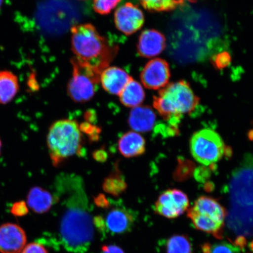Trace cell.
<instances>
[{"mask_svg": "<svg viewBox=\"0 0 253 253\" xmlns=\"http://www.w3.org/2000/svg\"><path fill=\"white\" fill-rule=\"evenodd\" d=\"M57 185L68 195L59 226L61 244L69 252L85 253L92 245L95 227L83 180L64 176Z\"/></svg>", "mask_w": 253, "mask_h": 253, "instance_id": "obj_1", "label": "cell"}, {"mask_svg": "<svg viewBox=\"0 0 253 253\" xmlns=\"http://www.w3.org/2000/svg\"><path fill=\"white\" fill-rule=\"evenodd\" d=\"M71 48L79 64L101 74L116 56L117 47L111 45L91 24H82L71 29Z\"/></svg>", "mask_w": 253, "mask_h": 253, "instance_id": "obj_2", "label": "cell"}, {"mask_svg": "<svg viewBox=\"0 0 253 253\" xmlns=\"http://www.w3.org/2000/svg\"><path fill=\"white\" fill-rule=\"evenodd\" d=\"M199 104V98L185 81L168 84L153 99L155 109L173 129H177L183 117L194 112Z\"/></svg>", "mask_w": 253, "mask_h": 253, "instance_id": "obj_3", "label": "cell"}, {"mask_svg": "<svg viewBox=\"0 0 253 253\" xmlns=\"http://www.w3.org/2000/svg\"><path fill=\"white\" fill-rule=\"evenodd\" d=\"M47 145L53 166L56 167L75 155H81L83 136L78 123L70 119L53 123L47 135Z\"/></svg>", "mask_w": 253, "mask_h": 253, "instance_id": "obj_4", "label": "cell"}, {"mask_svg": "<svg viewBox=\"0 0 253 253\" xmlns=\"http://www.w3.org/2000/svg\"><path fill=\"white\" fill-rule=\"evenodd\" d=\"M187 216L196 229L223 238L226 209L216 199L202 196L187 211Z\"/></svg>", "mask_w": 253, "mask_h": 253, "instance_id": "obj_5", "label": "cell"}, {"mask_svg": "<svg viewBox=\"0 0 253 253\" xmlns=\"http://www.w3.org/2000/svg\"><path fill=\"white\" fill-rule=\"evenodd\" d=\"M226 148L220 135L211 129H202L196 132L190 141L193 157L205 166H210L220 161L225 155Z\"/></svg>", "mask_w": 253, "mask_h": 253, "instance_id": "obj_6", "label": "cell"}, {"mask_svg": "<svg viewBox=\"0 0 253 253\" xmlns=\"http://www.w3.org/2000/svg\"><path fill=\"white\" fill-rule=\"evenodd\" d=\"M72 64L73 74L67 86L68 95L76 103L88 102L94 96L100 75L79 64L74 59L72 60Z\"/></svg>", "mask_w": 253, "mask_h": 253, "instance_id": "obj_7", "label": "cell"}, {"mask_svg": "<svg viewBox=\"0 0 253 253\" xmlns=\"http://www.w3.org/2000/svg\"><path fill=\"white\" fill-rule=\"evenodd\" d=\"M189 206V199L184 192L176 189H169L158 197L154 211L168 219H175L187 211Z\"/></svg>", "mask_w": 253, "mask_h": 253, "instance_id": "obj_8", "label": "cell"}, {"mask_svg": "<svg viewBox=\"0 0 253 253\" xmlns=\"http://www.w3.org/2000/svg\"><path fill=\"white\" fill-rule=\"evenodd\" d=\"M140 77L142 84L148 89H161L169 84L170 77L169 63L160 58L152 59L142 69Z\"/></svg>", "mask_w": 253, "mask_h": 253, "instance_id": "obj_9", "label": "cell"}, {"mask_svg": "<svg viewBox=\"0 0 253 253\" xmlns=\"http://www.w3.org/2000/svg\"><path fill=\"white\" fill-rule=\"evenodd\" d=\"M115 23L120 31L129 36L140 30L143 26L144 14L137 5L126 2L116 11Z\"/></svg>", "mask_w": 253, "mask_h": 253, "instance_id": "obj_10", "label": "cell"}, {"mask_svg": "<svg viewBox=\"0 0 253 253\" xmlns=\"http://www.w3.org/2000/svg\"><path fill=\"white\" fill-rule=\"evenodd\" d=\"M27 240L25 231L17 224L7 223L0 226V253H21Z\"/></svg>", "mask_w": 253, "mask_h": 253, "instance_id": "obj_11", "label": "cell"}, {"mask_svg": "<svg viewBox=\"0 0 253 253\" xmlns=\"http://www.w3.org/2000/svg\"><path fill=\"white\" fill-rule=\"evenodd\" d=\"M104 219L106 232L117 235L130 232L135 220L131 211L122 207L111 209Z\"/></svg>", "mask_w": 253, "mask_h": 253, "instance_id": "obj_12", "label": "cell"}, {"mask_svg": "<svg viewBox=\"0 0 253 253\" xmlns=\"http://www.w3.org/2000/svg\"><path fill=\"white\" fill-rule=\"evenodd\" d=\"M166 46L164 35L157 30L148 29L142 32L139 37L137 50L141 56L151 58L161 54Z\"/></svg>", "mask_w": 253, "mask_h": 253, "instance_id": "obj_13", "label": "cell"}, {"mask_svg": "<svg viewBox=\"0 0 253 253\" xmlns=\"http://www.w3.org/2000/svg\"><path fill=\"white\" fill-rule=\"evenodd\" d=\"M131 78L123 69L112 66L101 73L100 83L107 93L119 95Z\"/></svg>", "mask_w": 253, "mask_h": 253, "instance_id": "obj_14", "label": "cell"}, {"mask_svg": "<svg viewBox=\"0 0 253 253\" xmlns=\"http://www.w3.org/2000/svg\"><path fill=\"white\" fill-rule=\"evenodd\" d=\"M156 119V113L150 107L140 106L131 110L128 123L131 128L135 132H147L153 129Z\"/></svg>", "mask_w": 253, "mask_h": 253, "instance_id": "obj_15", "label": "cell"}, {"mask_svg": "<svg viewBox=\"0 0 253 253\" xmlns=\"http://www.w3.org/2000/svg\"><path fill=\"white\" fill-rule=\"evenodd\" d=\"M59 197H55L47 190L36 186L30 190L27 196V205L35 213L47 212Z\"/></svg>", "mask_w": 253, "mask_h": 253, "instance_id": "obj_16", "label": "cell"}, {"mask_svg": "<svg viewBox=\"0 0 253 253\" xmlns=\"http://www.w3.org/2000/svg\"><path fill=\"white\" fill-rule=\"evenodd\" d=\"M146 142L142 135L137 132H126L120 138L118 147L120 153L126 158L141 156L145 152Z\"/></svg>", "mask_w": 253, "mask_h": 253, "instance_id": "obj_17", "label": "cell"}, {"mask_svg": "<svg viewBox=\"0 0 253 253\" xmlns=\"http://www.w3.org/2000/svg\"><path fill=\"white\" fill-rule=\"evenodd\" d=\"M119 96L123 105L133 109L144 102L145 94L142 85L131 78Z\"/></svg>", "mask_w": 253, "mask_h": 253, "instance_id": "obj_18", "label": "cell"}, {"mask_svg": "<svg viewBox=\"0 0 253 253\" xmlns=\"http://www.w3.org/2000/svg\"><path fill=\"white\" fill-rule=\"evenodd\" d=\"M18 79L10 71H0V104H6L13 100L18 92Z\"/></svg>", "mask_w": 253, "mask_h": 253, "instance_id": "obj_19", "label": "cell"}, {"mask_svg": "<svg viewBox=\"0 0 253 253\" xmlns=\"http://www.w3.org/2000/svg\"><path fill=\"white\" fill-rule=\"evenodd\" d=\"M127 188V184L125 177L120 171L118 167H116L113 171L104 180L103 189L104 191L115 197H119Z\"/></svg>", "mask_w": 253, "mask_h": 253, "instance_id": "obj_20", "label": "cell"}, {"mask_svg": "<svg viewBox=\"0 0 253 253\" xmlns=\"http://www.w3.org/2000/svg\"><path fill=\"white\" fill-rule=\"evenodd\" d=\"M167 253H194L192 243L187 236L175 235L169 237L166 245Z\"/></svg>", "mask_w": 253, "mask_h": 253, "instance_id": "obj_21", "label": "cell"}, {"mask_svg": "<svg viewBox=\"0 0 253 253\" xmlns=\"http://www.w3.org/2000/svg\"><path fill=\"white\" fill-rule=\"evenodd\" d=\"M185 0H139L142 7L150 11H169L182 5Z\"/></svg>", "mask_w": 253, "mask_h": 253, "instance_id": "obj_22", "label": "cell"}, {"mask_svg": "<svg viewBox=\"0 0 253 253\" xmlns=\"http://www.w3.org/2000/svg\"><path fill=\"white\" fill-rule=\"evenodd\" d=\"M242 248L227 242L205 243L201 246L203 253H242Z\"/></svg>", "mask_w": 253, "mask_h": 253, "instance_id": "obj_23", "label": "cell"}, {"mask_svg": "<svg viewBox=\"0 0 253 253\" xmlns=\"http://www.w3.org/2000/svg\"><path fill=\"white\" fill-rule=\"evenodd\" d=\"M120 1L121 0H94L93 8L98 14H108Z\"/></svg>", "mask_w": 253, "mask_h": 253, "instance_id": "obj_24", "label": "cell"}, {"mask_svg": "<svg viewBox=\"0 0 253 253\" xmlns=\"http://www.w3.org/2000/svg\"><path fill=\"white\" fill-rule=\"evenodd\" d=\"M79 128H80L81 132H84L88 136L90 141L94 142L99 140L101 132V129L99 126L86 122L81 123L79 126Z\"/></svg>", "mask_w": 253, "mask_h": 253, "instance_id": "obj_25", "label": "cell"}, {"mask_svg": "<svg viewBox=\"0 0 253 253\" xmlns=\"http://www.w3.org/2000/svg\"><path fill=\"white\" fill-rule=\"evenodd\" d=\"M28 205L24 201L15 202L11 209V213L15 216H24L28 213Z\"/></svg>", "mask_w": 253, "mask_h": 253, "instance_id": "obj_26", "label": "cell"}, {"mask_svg": "<svg viewBox=\"0 0 253 253\" xmlns=\"http://www.w3.org/2000/svg\"><path fill=\"white\" fill-rule=\"evenodd\" d=\"M21 253H49V252L42 244L36 242L25 246Z\"/></svg>", "mask_w": 253, "mask_h": 253, "instance_id": "obj_27", "label": "cell"}, {"mask_svg": "<svg viewBox=\"0 0 253 253\" xmlns=\"http://www.w3.org/2000/svg\"><path fill=\"white\" fill-rule=\"evenodd\" d=\"M94 201L95 204H96L98 207L103 209H108L110 207L108 198L106 197V196L103 194H100L98 195L97 197L94 198Z\"/></svg>", "mask_w": 253, "mask_h": 253, "instance_id": "obj_28", "label": "cell"}, {"mask_svg": "<svg viewBox=\"0 0 253 253\" xmlns=\"http://www.w3.org/2000/svg\"><path fill=\"white\" fill-rule=\"evenodd\" d=\"M101 251V253H125L120 247L115 245H104Z\"/></svg>", "mask_w": 253, "mask_h": 253, "instance_id": "obj_29", "label": "cell"}, {"mask_svg": "<svg viewBox=\"0 0 253 253\" xmlns=\"http://www.w3.org/2000/svg\"><path fill=\"white\" fill-rule=\"evenodd\" d=\"M93 157L95 160L100 163H104L108 158L107 152L103 149H100L95 151L93 153Z\"/></svg>", "mask_w": 253, "mask_h": 253, "instance_id": "obj_30", "label": "cell"}, {"mask_svg": "<svg viewBox=\"0 0 253 253\" xmlns=\"http://www.w3.org/2000/svg\"><path fill=\"white\" fill-rule=\"evenodd\" d=\"M84 119L86 120V122L93 124L97 120L96 112L93 110H88L87 112L85 113Z\"/></svg>", "mask_w": 253, "mask_h": 253, "instance_id": "obj_31", "label": "cell"}, {"mask_svg": "<svg viewBox=\"0 0 253 253\" xmlns=\"http://www.w3.org/2000/svg\"><path fill=\"white\" fill-rule=\"evenodd\" d=\"M250 248H251L252 251L253 252V240L251 242V244H250Z\"/></svg>", "mask_w": 253, "mask_h": 253, "instance_id": "obj_32", "label": "cell"}, {"mask_svg": "<svg viewBox=\"0 0 253 253\" xmlns=\"http://www.w3.org/2000/svg\"><path fill=\"white\" fill-rule=\"evenodd\" d=\"M1 147H2V142L1 141V139H0V154H1Z\"/></svg>", "mask_w": 253, "mask_h": 253, "instance_id": "obj_33", "label": "cell"}, {"mask_svg": "<svg viewBox=\"0 0 253 253\" xmlns=\"http://www.w3.org/2000/svg\"><path fill=\"white\" fill-rule=\"evenodd\" d=\"M3 0H0V8H1Z\"/></svg>", "mask_w": 253, "mask_h": 253, "instance_id": "obj_34", "label": "cell"}]
</instances>
